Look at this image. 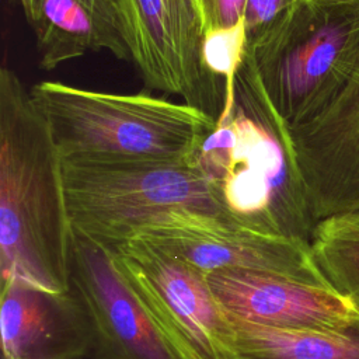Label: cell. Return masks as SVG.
Here are the masks:
<instances>
[{"label": "cell", "instance_id": "obj_6", "mask_svg": "<svg viewBox=\"0 0 359 359\" xmlns=\"http://www.w3.org/2000/svg\"><path fill=\"white\" fill-rule=\"evenodd\" d=\"M108 250L118 276L177 359H233L226 316L205 273L139 238Z\"/></svg>", "mask_w": 359, "mask_h": 359}, {"label": "cell", "instance_id": "obj_4", "mask_svg": "<svg viewBox=\"0 0 359 359\" xmlns=\"http://www.w3.org/2000/svg\"><path fill=\"white\" fill-rule=\"evenodd\" d=\"M62 174L73 231L107 248L177 213L234 220L215 187L189 160H62Z\"/></svg>", "mask_w": 359, "mask_h": 359}, {"label": "cell", "instance_id": "obj_9", "mask_svg": "<svg viewBox=\"0 0 359 359\" xmlns=\"http://www.w3.org/2000/svg\"><path fill=\"white\" fill-rule=\"evenodd\" d=\"M289 136L316 223L359 210V55L334 95Z\"/></svg>", "mask_w": 359, "mask_h": 359}, {"label": "cell", "instance_id": "obj_17", "mask_svg": "<svg viewBox=\"0 0 359 359\" xmlns=\"http://www.w3.org/2000/svg\"><path fill=\"white\" fill-rule=\"evenodd\" d=\"M297 0H245L243 28L245 45L258 41Z\"/></svg>", "mask_w": 359, "mask_h": 359}, {"label": "cell", "instance_id": "obj_5", "mask_svg": "<svg viewBox=\"0 0 359 359\" xmlns=\"http://www.w3.org/2000/svg\"><path fill=\"white\" fill-rule=\"evenodd\" d=\"M244 48L272 108L293 128L318 112L348 76L359 55V7L297 0Z\"/></svg>", "mask_w": 359, "mask_h": 359}, {"label": "cell", "instance_id": "obj_14", "mask_svg": "<svg viewBox=\"0 0 359 359\" xmlns=\"http://www.w3.org/2000/svg\"><path fill=\"white\" fill-rule=\"evenodd\" d=\"M224 311V310H223ZM233 359H359V317L344 328H276L226 313Z\"/></svg>", "mask_w": 359, "mask_h": 359}, {"label": "cell", "instance_id": "obj_8", "mask_svg": "<svg viewBox=\"0 0 359 359\" xmlns=\"http://www.w3.org/2000/svg\"><path fill=\"white\" fill-rule=\"evenodd\" d=\"M132 238L205 275L247 271L328 283L313 259L310 243L258 231L230 219L177 213L142 229Z\"/></svg>", "mask_w": 359, "mask_h": 359}, {"label": "cell", "instance_id": "obj_3", "mask_svg": "<svg viewBox=\"0 0 359 359\" xmlns=\"http://www.w3.org/2000/svg\"><path fill=\"white\" fill-rule=\"evenodd\" d=\"M29 95L62 160L184 161L217 125L195 107L147 93L114 94L45 80Z\"/></svg>", "mask_w": 359, "mask_h": 359}, {"label": "cell", "instance_id": "obj_18", "mask_svg": "<svg viewBox=\"0 0 359 359\" xmlns=\"http://www.w3.org/2000/svg\"><path fill=\"white\" fill-rule=\"evenodd\" d=\"M203 32L229 29L241 22L245 0H196Z\"/></svg>", "mask_w": 359, "mask_h": 359}, {"label": "cell", "instance_id": "obj_7", "mask_svg": "<svg viewBox=\"0 0 359 359\" xmlns=\"http://www.w3.org/2000/svg\"><path fill=\"white\" fill-rule=\"evenodd\" d=\"M132 62L150 90L180 95L215 119L226 104V81L203 60V24L196 0H116Z\"/></svg>", "mask_w": 359, "mask_h": 359}, {"label": "cell", "instance_id": "obj_2", "mask_svg": "<svg viewBox=\"0 0 359 359\" xmlns=\"http://www.w3.org/2000/svg\"><path fill=\"white\" fill-rule=\"evenodd\" d=\"M188 160L237 223L310 243L316 220L289 128L266 98L245 48L226 81V104L215 130Z\"/></svg>", "mask_w": 359, "mask_h": 359}, {"label": "cell", "instance_id": "obj_16", "mask_svg": "<svg viewBox=\"0 0 359 359\" xmlns=\"http://www.w3.org/2000/svg\"><path fill=\"white\" fill-rule=\"evenodd\" d=\"M244 45L243 21L233 28L205 34L203 60L206 67L219 79L230 80L241 62Z\"/></svg>", "mask_w": 359, "mask_h": 359}, {"label": "cell", "instance_id": "obj_10", "mask_svg": "<svg viewBox=\"0 0 359 359\" xmlns=\"http://www.w3.org/2000/svg\"><path fill=\"white\" fill-rule=\"evenodd\" d=\"M70 283L87 323L90 359H177L118 276L109 250L74 231Z\"/></svg>", "mask_w": 359, "mask_h": 359}, {"label": "cell", "instance_id": "obj_12", "mask_svg": "<svg viewBox=\"0 0 359 359\" xmlns=\"http://www.w3.org/2000/svg\"><path fill=\"white\" fill-rule=\"evenodd\" d=\"M3 359H90L91 342L73 292L52 293L10 280L1 283Z\"/></svg>", "mask_w": 359, "mask_h": 359}, {"label": "cell", "instance_id": "obj_19", "mask_svg": "<svg viewBox=\"0 0 359 359\" xmlns=\"http://www.w3.org/2000/svg\"><path fill=\"white\" fill-rule=\"evenodd\" d=\"M332 3H338V4H345V6H353V7H359V0H328Z\"/></svg>", "mask_w": 359, "mask_h": 359}, {"label": "cell", "instance_id": "obj_11", "mask_svg": "<svg viewBox=\"0 0 359 359\" xmlns=\"http://www.w3.org/2000/svg\"><path fill=\"white\" fill-rule=\"evenodd\" d=\"M219 306L243 320L296 330H339L359 314L328 283L247 272L206 273Z\"/></svg>", "mask_w": 359, "mask_h": 359}, {"label": "cell", "instance_id": "obj_15", "mask_svg": "<svg viewBox=\"0 0 359 359\" xmlns=\"http://www.w3.org/2000/svg\"><path fill=\"white\" fill-rule=\"evenodd\" d=\"M310 250L328 285L359 314V210L318 220Z\"/></svg>", "mask_w": 359, "mask_h": 359}, {"label": "cell", "instance_id": "obj_13", "mask_svg": "<svg viewBox=\"0 0 359 359\" xmlns=\"http://www.w3.org/2000/svg\"><path fill=\"white\" fill-rule=\"evenodd\" d=\"M35 34L39 66L52 70L88 52L132 60L116 0H18Z\"/></svg>", "mask_w": 359, "mask_h": 359}, {"label": "cell", "instance_id": "obj_1", "mask_svg": "<svg viewBox=\"0 0 359 359\" xmlns=\"http://www.w3.org/2000/svg\"><path fill=\"white\" fill-rule=\"evenodd\" d=\"M73 227L62 157L29 90L0 70V269L1 283L72 290Z\"/></svg>", "mask_w": 359, "mask_h": 359}]
</instances>
